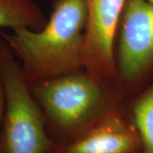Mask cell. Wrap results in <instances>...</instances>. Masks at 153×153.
Returning a JSON list of instances; mask_svg holds the SVG:
<instances>
[{
  "instance_id": "6da1fadb",
  "label": "cell",
  "mask_w": 153,
  "mask_h": 153,
  "mask_svg": "<svg viewBox=\"0 0 153 153\" xmlns=\"http://www.w3.org/2000/svg\"><path fill=\"white\" fill-rule=\"evenodd\" d=\"M44 27L0 30L28 83L84 69L86 0H52Z\"/></svg>"
},
{
  "instance_id": "7a4b0ae2",
  "label": "cell",
  "mask_w": 153,
  "mask_h": 153,
  "mask_svg": "<svg viewBox=\"0 0 153 153\" xmlns=\"http://www.w3.org/2000/svg\"><path fill=\"white\" fill-rule=\"evenodd\" d=\"M28 84L57 145L73 140L124 105L117 82L100 80L85 69Z\"/></svg>"
},
{
  "instance_id": "3957f363",
  "label": "cell",
  "mask_w": 153,
  "mask_h": 153,
  "mask_svg": "<svg viewBox=\"0 0 153 153\" xmlns=\"http://www.w3.org/2000/svg\"><path fill=\"white\" fill-rule=\"evenodd\" d=\"M0 78L5 100L0 126V153L52 152L57 144L49 136L44 114L22 66L1 34Z\"/></svg>"
},
{
  "instance_id": "277c9868",
  "label": "cell",
  "mask_w": 153,
  "mask_h": 153,
  "mask_svg": "<svg viewBox=\"0 0 153 153\" xmlns=\"http://www.w3.org/2000/svg\"><path fill=\"white\" fill-rule=\"evenodd\" d=\"M115 64L124 102L153 79V0H126L115 40Z\"/></svg>"
},
{
  "instance_id": "5b68a950",
  "label": "cell",
  "mask_w": 153,
  "mask_h": 153,
  "mask_svg": "<svg viewBox=\"0 0 153 153\" xmlns=\"http://www.w3.org/2000/svg\"><path fill=\"white\" fill-rule=\"evenodd\" d=\"M84 69L100 80L117 82L115 40L126 0H86Z\"/></svg>"
},
{
  "instance_id": "8992f818",
  "label": "cell",
  "mask_w": 153,
  "mask_h": 153,
  "mask_svg": "<svg viewBox=\"0 0 153 153\" xmlns=\"http://www.w3.org/2000/svg\"><path fill=\"white\" fill-rule=\"evenodd\" d=\"M58 153H141L142 144L125 105L111 112L68 142Z\"/></svg>"
},
{
  "instance_id": "52a82bcc",
  "label": "cell",
  "mask_w": 153,
  "mask_h": 153,
  "mask_svg": "<svg viewBox=\"0 0 153 153\" xmlns=\"http://www.w3.org/2000/svg\"><path fill=\"white\" fill-rule=\"evenodd\" d=\"M48 18L34 0H0V30H39Z\"/></svg>"
},
{
  "instance_id": "ba28073f",
  "label": "cell",
  "mask_w": 153,
  "mask_h": 153,
  "mask_svg": "<svg viewBox=\"0 0 153 153\" xmlns=\"http://www.w3.org/2000/svg\"><path fill=\"white\" fill-rule=\"evenodd\" d=\"M124 105L140 137L141 153H153V79Z\"/></svg>"
},
{
  "instance_id": "9c48e42d",
  "label": "cell",
  "mask_w": 153,
  "mask_h": 153,
  "mask_svg": "<svg viewBox=\"0 0 153 153\" xmlns=\"http://www.w3.org/2000/svg\"><path fill=\"white\" fill-rule=\"evenodd\" d=\"M4 104H5V100H4V87L3 83L0 78V126L3 119V115H4Z\"/></svg>"
},
{
  "instance_id": "30bf717a",
  "label": "cell",
  "mask_w": 153,
  "mask_h": 153,
  "mask_svg": "<svg viewBox=\"0 0 153 153\" xmlns=\"http://www.w3.org/2000/svg\"><path fill=\"white\" fill-rule=\"evenodd\" d=\"M56 147H57V146H56ZM50 153H58V152H57V151H56V148H55V150H54V151H53L52 152H50Z\"/></svg>"
}]
</instances>
